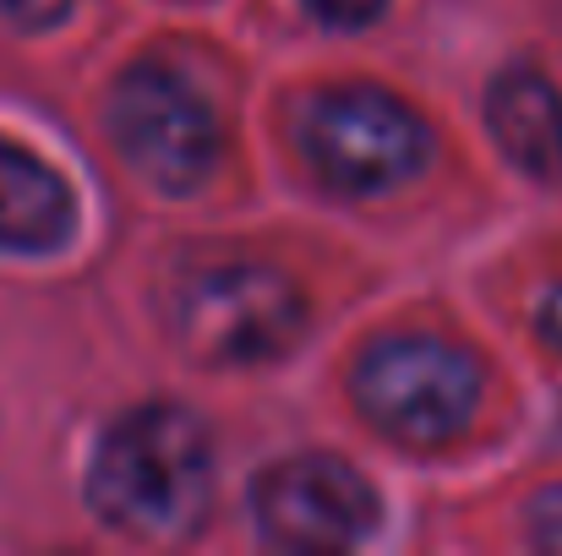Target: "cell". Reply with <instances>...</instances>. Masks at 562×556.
<instances>
[{
	"label": "cell",
	"mask_w": 562,
	"mask_h": 556,
	"mask_svg": "<svg viewBox=\"0 0 562 556\" xmlns=\"http://www.w3.org/2000/svg\"><path fill=\"white\" fill-rule=\"evenodd\" d=\"M213 497V436L187 404L115 415L88 464L93 513L132 541H187Z\"/></svg>",
	"instance_id": "1"
},
{
	"label": "cell",
	"mask_w": 562,
	"mask_h": 556,
	"mask_svg": "<svg viewBox=\"0 0 562 556\" xmlns=\"http://www.w3.org/2000/svg\"><path fill=\"white\" fill-rule=\"evenodd\" d=\"M356 409L398 447H442L464 436L481 404V371L442 339H382L356 366Z\"/></svg>",
	"instance_id": "2"
},
{
	"label": "cell",
	"mask_w": 562,
	"mask_h": 556,
	"mask_svg": "<svg viewBox=\"0 0 562 556\" xmlns=\"http://www.w3.org/2000/svg\"><path fill=\"white\" fill-rule=\"evenodd\" d=\"M176 328L202 366H262L306 333V300L279 268L224 262L181 290Z\"/></svg>",
	"instance_id": "3"
},
{
	"label": "cell",
	"mask_w": 562,
	"mask_h": 556,
	"mask_svg": "<svg viewBox=\"0 0 562 556\" xmlns=\"http://www.w3.org/2000/svg\"><path fill=\"white\" fill-rule=\"evenodd\" d=\"M306 154L334 191L382 196L426 170L431 132L398 93L372 82H345L323 93L317 110L306 115Z\"/></svg>",
	"instance_id": "4"
},
{
	"label": "cell",
	"mask_w": 562,
	"mask_h": 556,
	"mask_svg": "<svg viewBox=\"0 0 562 556\" xmlns=\"http://www.w3.org/2000/svg\"><path fill=\"white\" fill-rule=\"evenodd\" d=\"M110 143L170 196H191L218 164V121L207 99L165 66H132L110 93Z\"/></svg>",
	"instance_id": "5"
},
{
	"label": "cell",
	"mask_w": 562,
	"mask_h": 556,
	"mask_svg": "<svg viewBox=\"0 0 562 556\" xmlns=\"http://www.w3.org/2000/svg\"><path fill=\"white\" fill-rule=\"evenodd\" d=\"M251 513L257 530L284 552H345L372 535L382 508L356 464L301 453L262 469V480L251 486Z\"/></svg>",
	"instance_id": "6"
},
{
	"label": "cell",
	"mask_w": 562,
	"mask_h": 556,
	"mask_svg": "<svg viewBox=\"0 0 562 556\" xmlns=\"http://www.w3.org/2000/svg\"><path fill=\"white\" fill-rule=\"evenodd\" d=\"M486 132L530 181H562V93L536 66H503L486 88Z\"/></svg>",
	"instance_id": "7"
},
{
	"label": "cell",
	"mask_w": 562,
	"mask_h": 556,
	"mask_svg": "<svg viewBox=\"0 0 562 556\" xmlns=\"http://www.w3.org/2000/svg\"><path fill=\"white\" fill-rule=\"evenodd\" d=\"M77 235V196L38 154L0 137V257H49Z\"/></svg>",
	"instance_id": "8"
},
{
	"label": "cell",
	"mask_w": 562,
	"mask_h": 556,
	"mask_svg": "<svg viewBox=\"0 0 562 556\" xmlns=\"http://www.w3.org/2000/svg\"><path fill=\"white\" fill-rule=\"evenodd\" d=\"M77 0H0V27L11 33H49L71 16Z\"/></svg>",
	"instance_id": "9"
},
{
	"label": "cell",
	"mask_w": 562,
	"mask_h": 556,
	"mask_svg": "<svg viewBox=\"0 0 562 556\" xmlns=\"http://www.w3.org/2000/svg\"><path fill=\"white\" fill-rule=\"evenodd\" d=\"M323 27H339V33H361V27H372L376 16L387 11V0H301Z\"/></svg>",
	"instance_id": "10"
},
{
	"label": "cell",
	"mask_w": 562,
	"mask_h": 556,
	"mask_svg": "<svg viewBox=\"0 0 562 556\" xmlns=\"http://www.w3.org/2000/svg\"><path fill=\"white\" fill-rule=\"evenodd\" d=\"M530 535H536V546L562 552V486L541 491V497L530 502Z\"/></svg>",
	"instance_id": "11"
},
{
	"label": "cell",
	"mask_w": 562,
	"mask_h": 556,
	"mask_svg": "<svg viewBox=\"0 0 562 556\" xmlns=\"http://www.w3.org/2000/svg\"><path fill=\"white\" fill-rule=\"evenodd\" d=\"M541 339L562 355V290H552V295H547V306H541Z\"/></svg>",
	"instance_id": "12"
}]
</instances>
